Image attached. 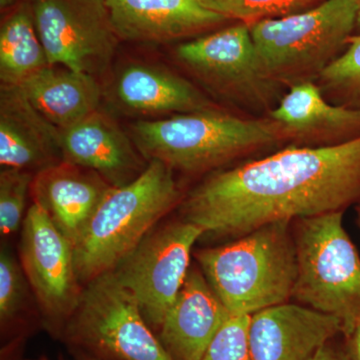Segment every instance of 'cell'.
<instances>
[{
    "instance_id": "6da1fadb",
    "label": "cell",
    "mask_w": 360,
    "mask_h": 360,
    "mask_svg": "<svg viewBox=\"0 0 360 360\" xmlns=\"http://www.w3.org/2000/svg\"><path fill=\"white\" fill-rule=\"evenodd\" d=\"M360 205V136L338 146H291L219 170L181 200L184 220L203 236L238 238L270 222Z\"/></svg>"
},
{
    "instance_id": "7a4b0ae2",
    "label": "cell",
    "mask_w": 360,
    "mask_h": 360,
    "mask_svg": "<svg viewBox=\"0 0 360 360\" xmlns=\"http://www.w3.org/2000/svg\"><path fill=\"white\" fill-rule=\"evenodd\" d=\"M130 131L144 160L187 174L208 172L290 142L281 123L269 116L241 118L213 106L163 120H139Z\"/></svg>"
},
{
    "instance_id": "3957f363",
    "label": "cell",
    "mask_w": 360,
    "mask_h": 360,
    "mask_svg": "<svg viewBox=\"0 0 360 360\" xmlns=\"http://www.w3.org/2000/svg\"><path fill=\"white\" fill-rule=\"evenodd\" d=\"M292 222H270L196 253L206 281L231 316H251L292 298L297 274Z\"/></svg>"
},
{
    "instance_id": "277c9868",
    "label": "cell",
    "mask_w": 360,
    "mask_h": 360,
    "mask_svg": "<svg viewBox=\"0 0 360 360\" xmlns=\"http://www.w3.org/2000/svg\"><path fill=\"white\" fill-rule=\"evenodd\" d=\"M180 201L174 170L158 160L129 184L111 187L73 245L79 283L115 270Z\"/></svg>"
},
{
    "instance_id": "5b68a950",
    "label": "cell",
    "mask_w": 360,
    "mask_h": 360,
    "mask_svg": "<svg viewBox=\"0 0 360 360\" xmlns=\"http://www.w3.org/2000/svg\"><path fill=\"white\" fill-rule=\"evenodd\" d=\"M355 0H326L283 18L250 25L264 77L277 85L316 82L356 30Z\"/></svg>"
},
{
    "instance_id": "8992f818",
    "label": "cell",
    "mask_w": 360,
    "mask_h": 360,
    "mask_svg": "<svg viewBox=\"0 0 360 360\" xmlns=\"http://www.w3.org/2000/svg\"><path fill=\"white\" fill-rule=\"evenodd\" d=\"M342 219L338 212L292 222L297 274L291 300L336 317L347 338L360 326V255Z\"/></svg>"
},
{
    "instance_id": "52a82bcc",
    "label": "cell",
    "mask_w": 360,
    "mask_h": 360,
    "mask_svg": "<svg viewBox=\"0 0 360 360\" xmlns=\"http://www.w3.org/2000/svg\"><path fill=\"white\" fill-rule=\"evenodd\" d=\"M86 285L60 335L73 352L98 360H172L112 271Z\"/></svg>"
},
{
    "instance_id": "ba28073f",
    "label": "cell",
    "mask_w": 360,
    "mask_h": 360,
    "mask_svg": "<svg viewBox=\"0 0 360 360\" xmlns=\"http://www.w3.org/2000/svg\"><path fill=\"white\" fill-rule=\"evenodd\" d=\"M202 236L200 227L186 220L168 224L149 233L112 270L155 335L188 274L194 243Z\"/></svg>"
},
{
    "instance_id": "9c48e42d",
    "label": "cell",
    "mask_w": 360,
    "mask_h": 360,
    "mask_svg": "<svg viewBox=\"0 0 360 360\" xmlns=\"http://www.w3.org/2000/svg\"><path fill=\"white\" fill-rule=\"evenodd\" d=\"M32 11L49 65L94 77L108 70L120 39L105 0H33Z\"/></svg>"
},
{
    "instance_id": "30bf717a",
    "label": "cell",
    "mask_w": 360,
    "mask_h": 360,
    "mask_svg": "<svg viewBox=\"0 0 360 360\" xmlns=\"http://www.w3.org/2000/svg\"><path fill=\"white\" fill-rule=\"evenodd\" d=\"M175 56L215 94L250 108H266L277 85L262 73L246 23L184 42Z\"/></svg>"
},
{
    "instance_id": "8fae6325",
    "label": "cell",
    "mask_w": 360,
    "mask_h": 360,
    "mask_svg": "<svg viewBox=\"0 0 360 360\" xmlns=\"http://www.w3.org/2000/svg\"><path fill=\"white\" fill-rule=\"evenodd\" d=\"M21 266L27 277L52 335L60 338L77 309L80 290L72 243L33 202L22 222Z\"/></svg>"
},
{
    "instance_id": "7c38bea8",
    "label": "cell",
    "mask_w": 360,
    "mask_h": 360,
    "mask_svg": "<svg viewBox=\"0 0 360 360\" xmlns=\"http://www.w3.org/2000/svg\"><path fill=\"white\" fill-rule=\"evenodd\" d=\"M342 326L335 316L290 302L250 316L251 360H314Z\"/></svg>"
},
{
    "instance_id": "4fadbf2b",
    "label": "cell",
    "mask_w": 360,
    "mask_h": 360,
    "mask_svg": "<svg viewBox=\"0 0 360 360\" xmlns=\"http://www.w3.org/2000/svg\"><path fill=\"white\" fill-rule=\"evenodd\" d=\"M59 130L63 160L94 170L111 186H125L146 169L131 137L105 113L97 110Z\"/></svg>"
},
{
    "instance_id": "5bb4252c",
    "label": "cell",
    "mask_w": 360,
    "mask_h": 360,
    "mask_svg": "<svg viewBox=\"0 0 360 360\" xmlns=\"http://www.w3.org/2000/svg\"><path fill=\"white\" fill-rule=\"evenodd\" d=\"M231 316L201 269H191L156 335L172 360H201Z\"/></svg>"
},
{
    "instance_id": "9a60e30c",
    "label": "cell",
    "mask_w": 360,
    "mask_h": 360,
    "mask_svg": "<svg viewBox=\"0 0 360 360\" xmlns=\"http://www.w3.org/2000/svg\"><path fill=\"white\" fill-rule=\"evenodd\" d=\"M120 39L167 44L229 20L200 0H105Z\"/></svg>"
},
{
    "instance_id": "2e32d148",
    "label": "cell",
    "mask_w": 360,
    "mask_h": 360,
    "mask_svg": "<svg viewBox=\"0 0 360 360\" xmlns=\"http://www.w3.org/2000/svg\"><path fill=\"white\" fill-rule=\"evenodd\" d=\"M269 116L293 146H338L360 136V108L329 103L315 82L290 86Z\"/></svg>"
},
{
    "instance_id": "e0dca14e",
    "label": "cell",
    "mask_w": 360,
    "mask_h": 360,
    "mask_svg": "<svg viewBox=\"0 0 360 360\" xmlns=\"http://www.w3.org/2000/svg\"><path fill=\"white\" fill-rule=\"evenodd\" d=\"M111 187L94 170L63 160L37 172L32 194L75 245Z\"/></svg>"
},
{
    "instance_id": "ac0fdd59",
    "label": "cell",
    "mask_w": 360,
    "mask_h": 360,
    "mask_svg": "<svg viewBox=\"0 0 360 360\" xmlns=\"http://www.w3.org/2000/svg\"><path fill=\"white\" fill-rule=\"evenodd\" d=\"M63 160L60 130L28 101L20 86L0 89V165L27 170L44 168Z\"/></svg>"
},
{
    "instance_id": "d6986e66",
    "label": "cell",
    "mask_w": 360,
    "mask_h": 360,
    "mask_svg": "<svg viewBox=\"0 0 360 360\" xmlns=\"http://www.w3.org/2000/svg\"><path fill=\"white\" fill-rule=\"evenodd\" d=\"M115 94L125 108L143 115L187 113L212 108L210 99L186 78L143 63L129 65L120 71Z\"/></svg>"
},
{
    "instance_id": "ffe728a7",
    "label": "cell",
    "mask_w": 360,
    "mask_h": 360,
    "mask_svg": "<svg viewBox=\"0 0 360 360\" xmlns=\"http://www.w3.org/2000/svg\"><path fill=\"white\" fill-rule=\"evenodd\" d=\"M28 101L59 129L98 110L101 85L96 77L70 68L49 65L20 85Z\"/></svg>"
},
{
    "instance_id": "44dd1931",
    "label": "cell",
    "mask_w": 360,
    "mask_h": 360,
    "mask_svg": "<svg viewBox=\"0 0 360 360\" xmlns=\"http://www.w3.org/2000/svg\"><path fill=\"white\" fill-rule=\"evenodd\" d=\"M49 65L35 26L32 4L23 2L4 18L0 28L1 85L20 86Z\"/></svg>"
},
{
    "instance_id": "7402d4cb",
    "label": "cell",
    "mask_w": 360,
    "mask_h": 360,
    "mask_svg": "<svg viewBox=\"0 0 360 360\" xmlns=\"http://www.w3.org/2000/svg\"><path fill=\"white\" fill-rule=\"evenodd\" d=\"M315 82L329 101L360 108V33L349 37L342 53Z\"/></svg>"
},
{
    "instance_id": "603a6c76",
    "label": "cell",
    "mask_w": 360,
    "mask_h": 360,
    "mask_svg": "<svg viewBox=\"0 0 360 360\" xmlns=\"http://www.w3.org/2000/svg\"><path fill=\"white\" fill-rule=\"evenodd\" d=\"M203 6L227 20L246 25L283 18L319 6L326 0H200Z\"/></svg>"
},
{
    "instance_id": "cb8c5ba5",
    "label": "cell",
    "mask_w": 360,
    "mask_h": 360,
    "mask_svg": "<svg viewBox=\"0 0 360 360\" xmlns=\"http://www.w3.org/2000/svg\"><path fill=\"white\" fill-rule=\"evenodd\" d=\"M34 176L27 170L2 168L0 174V231L4 236L20 229Z\"/></svg>"
},
{
    "instance_id": "d4e9b609",
    "label": "cell",
    "mask_w": 360,
    "mask_h": 360,
    "mask_svg": "<svg viewBox=\"0 0 360 360\" xmlns=\"http://www.w3.org/2000/svg\"><path fill=\"white\" fill-rule=\"evenodd\" d=\"M25 271L6 250L0 255V322L2 338L13 333V326L25 304L26 283Z\"/></svg>"
},
{
    "instance_id": "484cf974",
    "label": "cell",
    "mask_w": 360,
    "mask_h": 360,
    "mask_svg": "<svg viewBox=\"0 0 360 360\" xmlns=\"http://www.w3.org/2000/svg\"><path fill=\"white\" fill-rule=\"evenodd\" d=\"M250 315L231 316L214 336L201 360H251Z\"/></svg>"
},
{
    "instance_id": "4316f807",
    "label": "cell",
    "mask_w": 360,
    "mask_h": 360,
    "mask_svg": "<svg viewBox=\"0 0 360 360\" xmlns=\"http://www.w3.org/2000/svg\"><path fill=\"white\" fill-rule=\"evenodd\" d=\"M314 360H352L347 354V349L328 342L317 352Z\"/></svg>"
},
{
    "instance_id": "83f0119b",
    "label": "cell",
    "mask_w": 360,
    "mask_h": 360,
    "mask_svg": "<svg viewBox=\"0 0 360 360\" xmlns=\"http://www.w3.org/2000/svg\"><path fill=\"white\" fill-rule=\"evenodd\" d=\"M347 354L352 360H360V326L354 329V333L348 338Z\"/></svg>"
},
{
    "instance_id": "f1b7e54d",
    "label": "cell",
    "mask_w": 360,
    "mask_h": 360,
    "mask_svg": "<svg viewBox=\"0 0 360 360\" xmlns=\"http://www.w3.org/2000/svg\"><path fill=\"white\" fill-rule=\"evenodd\" d=\"M75 355V359L77 360H98L94 357L89 356V355L82 354V352H73Z\"/></svg>"
},
{
    "instance_id": "f546056e",
    "label": "cell",
    "mask_w": 360,
    "mask_h": 360,
    "mask_svg": "<svg viewBox=\"0 0 360 360\" xmlns=\"http://www.w3.org/2000/svg\"><path fill=\"white\" fill-rule=\"evenodd\" d=\"M357 4V22H356V28L360 30V0H355Z\"/></svg>"
},
{
    "instance_id": "4dcf8cb0",
    "label": "cell",
    "mask_w": 360,
    "mask_h": 360,
    "mask_svg": "<svg viewBox=\"0 0 360 360\" xmlns=\"http://www.w3.org/2000/svg\"><path fill=\"white\" fill-rule=\"evenodd\" d=\"M356 212H357V224H359V227H360V205H359V206H357Z\"/></svg>"
},
{
    "instance_id": "1f68e13d",
    "label": "cell",
    "mask_w": 360,
    "mask_h": 360,
    "mask_svg": "<svg viewBox=\"0 0 360 360\" xmlns=\"http://www.w3.org/2000/svg\"><path fill=\"white\" fill-rule=\"evenodd\" d=\"M28 360H49V359H46V357H40L39 359H28Z\"/></svg>"
}]
</instances>
